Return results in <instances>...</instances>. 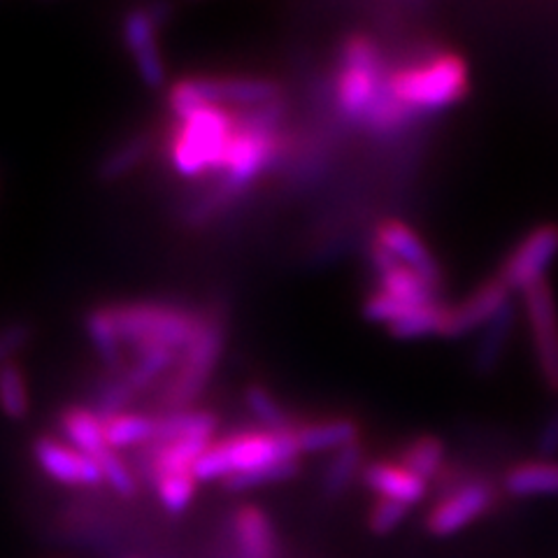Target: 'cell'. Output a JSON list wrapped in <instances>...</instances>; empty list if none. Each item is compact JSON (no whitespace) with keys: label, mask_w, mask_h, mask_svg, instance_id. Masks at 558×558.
Here are the masks:
<instances>
[{"label":"cell","mask_w":558,"mask_h":558,"mask_svg":"<svg viewBox=\"0 0 558 558\" xmlns=\"http://www.w3.org/2000/svg\"><path fill=\"white\" fill-rule=\"evenodd\" d=\"M502 488L514 498L554 496L558 494V463L539 459L514 465L502 477Z\"/></svg>","instance_id":"obj_21"},{"label":"cell","mask_w":558,"mask_h":558,"mask_svg":"<svg viewBox=\"0 0 558 558\" xmlns=\"http://www.w3.org/2000/svg\"><path fill=\"white\" fill-rule=\"evenodd\" d=\"M180 352H172L166 347H147L133 352V359L126 361L124 368H121V377H124L135 393L145 391L149 384H154L166 373H170L174 365H178Z\"/></svg>","instance_id":"obj_24"},{"label":"cell","mask_w":558,"mask_h":558,"mask_svg":"<svg viewBox=\"0 0 558 558\" xmlns=\"http://www.w3.org/2000/svg\"><path fill=\"white\" fill-rule=\"evenodd\" d=\"M31 412L28 381L20 363H8L0 368V414L10 422H22Z\"/></svg>","instance_id":"obj_27"},{"label":"cell","mask_w":558,"mask_h":558,"mask_svg":"<svg viewBox=\"0 0 558 558\" xmlns=\"http://www.w3.org/2000/svg\"><path fill=\"white\" fill-rule=\"evenodd\" d=\"M514 324H517V305L510 301L492 322L482 328V336L477 340L475 356H473L475 373L492 375L498 368L505 347L510 342Z\"/></svg>","instance_id":"obj_20"},{"label":"cell","mask_w":558,"mask_h":558,"mask_svg":"<svg viewBox=\"0 0 558 558\" xmlns=\"http://www.w3.org/2000/svg\"><path fill=\"white\" fill-rule=\"evenodd\" d=\"M84 330L89 336L94 349L98 352V356L108 365L110 373H119L126 365V349L121 344L114 324L110 319L108 305L102 307H94L89 314L84 317Z\"/></svg>","instance_id":"obj_26"},{"label":"cell","mask_w":558,"mask_h":558,"mask_svg":"<svg viewBox=\"0 0 558 558\" xmlns=\"http://www.w3.org/2000/svg\"><path fill=\"white\" fill-rule=\"evenodd\" d=\"M98 468H100V475H102V484H110L112 492L119 494V496H135L137 492V484H135V477L131 473V468L126 465V461L119 457V451L110 449L105 451L102 457L96 459Z\"/></svg>","instance_id":"obj_35"},{"label":"cell","mask_w":558,"mask_h":558,"mask_svg":"<svg viewBox=\"0 0 558 558\" xmlns=\"http://www.w3.org/2000/svg\"><path fill=\"white\" fill-rule=\"evenodd\" d=\"M135 396L137 393L133 391L131 384L121 377V373H110L96 384L92 410L105 422V418L129 412V405L133 403Z\"/></svg>","instance_id":"obj_31"},{"label":"cell","mask_w":558,"mask_h":558,"mask_svg":"<svg viewBox=\"0 0 558 558\" xmlns=\"http://www.w3.org/2000/svg\"><path fill=\"white\" fill-rule=\"evenodd\" d=\"M445 305H424L416 307L403 319H398L389 326V333L398 340H418V338H430L440 336L442 338V326H445Z\"/></svg>","instance_id":"obj_30"},{"label":"cell","mask_w":558,"mask_h":558,"mask_svg":"<svg viewBox=\"0 0 558 558\" xmlns=\"http://www.w3.org/2000/svg\"><path fill=\"white\" fill-rule=\"evenodd\" d=\"M363 449L359 442L336 451L324 470V492L328 496L344 494L354 477L363 473Z\"/></svg>","instance_id":"obj_29"},{"label":"cell","mask_w":558,"mask_h":558,"mask_svg":"<svg viewBox=\"0 0 558 558\" xmlns=\"http://www.w3.org/2000/svg\"><path fill=\"white\" fill-rule=\"evenodd\" d=\"M196 477L194 473H180V475H166L154 480V488H156V496H159L161 505L172 512V514H180L184 512L191 500H194L196 494Z\"/></svg>","instance_id":"obj_33"},{"label":"cell","mask_w":558,"mask_h":558,"mask_svg":"<svg viewBox=\"0 0 558 558\" xmlns=\"http://www.w3.org/2000/svg\"><path fill=\"white\" fill-rule=\"evenodd\" d=\"M226 344V317L221 310L203 312L196 338L180 354L178 365L161 389V408L166 412L189 410L205 391L215 375Z\"/></svg>","instance_id":"obj_5"},{"label":"cell","mask_w":558,"mask_h":558,"mask_svg":"<svg viewBox=\"0 0 558 558\" xmlns=\"http://www.w3.org/2000/svg\"><path fill=\"white\" fill-rule=\"evenodd\" d=\"M375 244H379L384 252H389L396 260H400V264L408 266L410 270L424 275L426 279H430V282L442 287V270L438 266V260H435L424 240L403 221L398 219L381 221L375 229Z\"/></svg>","instance_id":"obj_16"},{"label":"cell","mask_w":558,"mask_h":558,"mask_svg":"<svg viewBox=\"0 0 558 558\" xmlns=\"http://www.w3.org/2000/svg\"><path fill=\"white\" fill-rule=\"evenodd\" d=\"M387 84L391 96L412 114L438 112L465 96L468 65L457 54H442L422 65L396 70Z\"/></svg>","instance_id":"obj_7"},{"label":"cell","mask_w":558,"mask_h":558,"mask_svg":"<svg viewBox=\"0 0 558 558\" xmlns=\"http://www.w3.org/2000/svg\"><path fill=\"white\" fill-rule=\"evenodd\" d=\"M521 295L539 375L547 389L558 393V307L554 291L547 282H537Z\"/></svg>","instance_id":"obj_10"},{"label":"cell","mask_w":558,"mask_h":558,"mask_svg":"<svg viewBox=\"0 0 558 558\" xmlns=\"http://www.w3.org/2000/svg\"><path fill=\"white\" fill-rule=\"evenodd\" d=\"M233 114L223 108H203L182 119L170 140V163L182 178L219 172L233 135Z\"/></svg>","instance_id":"obj_6"},{"label":"cell","mask_w":558,"mask_h":558,"mask_svg":"<svg viewBox=\"0 0 558 558\" xmlns=\"http://www.w3.org/2000/svg\"><path fill=\"white\" fill-rule=\"evenodd\" d=\"M512 291L505 287L498 277L488 279L482 287H477L468 299L459 305L445 310V326L442 338L459 340L465 336H473L482 330L496 314L508 305L512 299Z\"/></svg>","instance_id":"obj_14"},{"label":"cell","mask_w":558,"mask_h":558,"mask_svg":"<svg viewBox=\"0 0 558 558\" xmlns=\"http://www.w3.org/2000/svg\"><path fill=\"white\" fill-rule=\"evenodd\" d=\"M33 459L43 473L63 486H98L102 484L100 468L94 459L65 440L43 435L33 442Z\"/></svg>","instance_id":"obj_13"},{"label":"cell","mask_w":558,"mask_h":558,"mask_svg":"<svg viewBox=\"0 0 558 558\" xmlns=\"http://www.w3.org/2000/svg\"><path fill=\"white\" fill-rule=\"evenodd\" d=\"M301 453H319V451H340L349 445L359 442V424L352 418H328V422L305 424L295 428Z\"/></svg>","instance_id":"obj_22"},{"label":"cell","mask_w":558,"mask_h":558,"mask_svg":"<svg viewBox=\"0 0 558 558\" xmlns=\"http://www.w3.org/2000/svg\"><path fill=\"white\" fill-rule=\"evenodd\" d=\"M387 77L375 43L363 35H352L340 51V75L336 82L340 114L371 133L403 129L412 112L391 96Z\"/></svg>","instance_id":"obj_1"},{"label":"cell","mask_w":558,"mask_h":558,"mask_svg":"<svg viewBox=\"0 0 558 558\" xmlns=\"http://www.w3.org/2000/svg\"><path fill=\"white\" fill-rule=\"evenodd\" d=\"M170 10L166 5L133 8L121 20V40L131 54L140 80L149 89H163L166 86V63L159 47V28L168 20Z\"/></svg>","instance_id":"obj_9"},{"label":"cell","mask_w":558,"mask_h":558,"mask_svg":"<svg viewBox=\"0 0 558 558\" xmlns=\"http://www.w3.org/2000/svg\"><path fill=\"white\" fill-rule=\"evenodd\" d=\"M494 502H496V488L492 482L486 480L463 482L428 512L426 526L433 535L438 537L453 535L492 510Z\"/></svg>","instance_id":"obj_12"},{"label":"cell","mask_w":558,"mask_h":558,"mask_svg":"<svg viewBox=\"0 0 558 558\" xmlns=\"http://www.w3.org/2000/svg\"><path fill=\"white\" fill-rule=\"evenodd\" d=\"M244 403H247V410L254 414L256 422L264 426V430H293L287 410L279 405L275 396L266 387H260V384H252V387L244 391Z\"/></svg>","instance_id":"obj_32"},{"label":"cell","mask_w":558,"mask_h":558,"mask_svg":"<svg viewBox=\"0 0 558 558\" xmlns=\"http://www.w3.org/2000/svg\"><path fill=\"white\" fill-rule=\"evenodd\" d=\"M408 512H410V508L403 502L377 498V502L373 505V510L368 514V526L377 535H389L391 531H396L400 526V523L405 521Z\"/></svg>","instance_id":"obj_36"},{"label":"cell","mask_w":558,"mask_h":558,"mask_svg":"<svg viewBox=\"0 0 558 558\" xmlns=\"http://www.w3.org/2000/svg\"><path fill=\"white\" fill-rule=\"evenodd\" d=\"M33 338V326L26 322H10L0 326V368L14 363V356L22 354Z\"/></svg>","instance_id":"obj_37"},{"label":"cell","mask_w":558,"mask_h":558,"mask_svg":"<svg viewBox=\"0 0 558 558\" xmlns=\"http://www.w3.org/2000/svg\"><path fill=\"white\" fill-rule=\"evenodd\" d=\"M151 151V137L147 133H137L119 143L114 149L102 156L96 166V178L102 184H112L129 178L140 166L147 161Z\"/></svg>","instance_id":"obj_23"},{"label":"cell","mask_w":558,"mask_h":558,"mask_svg":"<svg viewBox=\"0 0 558 558\" xmlns=\"http://www.w3.org/2000/svg\"><path fill=\"white\" fill-rule=\"evenodd\" d=\"M275 100H279V86L270 80L194 77L174 82L168 89V108L178 121L203 108L252 110Z\"/></svg>","instance_id":"obj_8"},{"label":"cell","mask_w":558,"mask_h":558,"mask_svg":"<svg viewBox=\"0 0 558 558\" xmlns=\"http://www.w3.org/2000/svg\"><path fill=\"white\" fill-rule=\"evenodd\" d=\"M156 435V416L140 412H121L117 416L105 418V440L110 449H135L151 445Z\"/></svg>","instance_id":"obj_25"},{"label":"cell","mask_w":558,"mask_h":558,"mask_svg":"<svg viewBox=\"0 0 558 558\" xmlns=\"http://www.w3.org/2000/svg\"><path fill=\"white\" fill-rule=\"evenodd\" d=\"M361 480L379 498L403 502L408 508L422 502L428 494V482L412 475L410 470L400 463H391V461L365 463Z\"/></svg>","instance_id":"obj_17"},{"label":"cell","mask_w":558,"mask_h":558,"mask_svg":"<svg viewBox=\"0 0 558 558\" xmlns=\"http://www.w3.org/2000/svg\"><path fill=\"white\" fill-rule=\"evenodd\" d=\"M282 117L284 108L279 100L233 114L235 126L229 151H226L221 184L213 201L215 205L238 196L260 172L272 166L279 151V121Z\"/></svg>","instance_id":"obj_2"},{"label":"cell","mask_w":558,"mask_h":558,"mask_svg":"<svg viewBox=\"0 0 558 558\" xmlns=\"http://www.w3.org/2000/svg\"><path fill=\"white\" fill-rule=\"evenodd\" d=\"M299 473H301L299 461H284V463H272V465H266V468L252 470V473L235 475L231 480H226L223 484H226V488H231V492H250V488L289 482L291 477H295Z\"/></svg>","instance_id":"obj_34"},{"label":"cell","mask_w":558,"mask_h":558,"mask_svg":"<svg viewBox=\"0 0 558 558\" xmlns=\"http://www.w3.org/2000/svg\"><path fill=\"white\" fill-rule=\"evenodd\" d=\"M558 256V226L543 223L523 238L505 258L498 279L510 291H526L545 282V275Z\"/></svg>","instance_id":"obj_11"},{"label":"cell","mask_w":558,"mask_h":558,"mask_svg":"<svg viewBox=\"0 0 558 558\" xmlns=\"http://www.w3.org/2000/svg\"><path fill=\"white\" fill-rule=\"evenodd\" d=\"M403 468H408L412 475L422 477L424 482L438 477L445 468V442L433 438V435H424V438H416L400 453V461Z\"/></svg>","instance_id":"obj_28"},{"label":"cell","mask_w":558,"mask_h":558,"mask_svg":"<svg viewBox=\"0 0 558 558\" xmlns=\"http://www.w3.org/2000/svg\"><path fill=\"white\" fill-rule=\"evenodd\" d=\"M535 445H537V453L545 461H551L558 453V408L547 416L543 428H539Z\"/></svg>","instance_id":"obj_38"},{"label":"cell","mask_w":558,"mask_h":558,"mask_svg":"<svg viewBox=\"0 0 558 558\" xmlns=\"http://www.w3.org/2000/svg\"><path fill=\"white\" fill-rule=\"evenodd\" d=\"M233 531L240 558H277L275 531L264 510L244 505L235 514Z\"/></svg>","instance_id":"obj_19"},{"label":"cell","mask_w":558,"mask_h":558,"mask_svg":"<svg viewBox=\"0 0 558 558\" xmlns=\"http://www.w3.org/2000/svg\"><path fill=\"white\" fill-rule=\"evenodd\" d=\"M373 268L379 279V291L391 295V299L405 301L410 305H438L440 284L430 282L424 275L410 270L408 266L396 260L389 252H384L379 244L373 242Z\"/></svg>","instance_id":"obj_15"},{"label":"cell","mask_w":558,"mask_h":558,"mask_svg":"<svg viewBox=\"0 0 558 558\" xmlns=\"http://www.w3.org/2000/svg\"><path fill=\"white\" fill-rule=\"evenodd\" d=\"M121 344L133 352L147 347H166L172 352H184L196 338L203 312L166 303H121L108 305Z\"/></svg>","instance_id":"obj_4"},{"label":"cell","mask_w":558,"mask_h":558,"mask_svg":"<svg viewBox=\"0 0 558 558\" xmlns=\"http://www.w3.org/2000/svg\"><path fill=\"white\" fill-rule=\"evenodd\" d=\"M299 438L293 430H247L213 442L194 465L196 482H226L272 463L299 461Z\"/></svg>","instance_id":"obj_3"},{"label":"cell","mask_w":558,"mask_h":558,"mask_svg":"<svg viewBox=\"0 0 558 558\" xmlns=\"http://www.w3.org/2000/svg\"><path fill=\"white\" fill-rule=\"evenodd\" d=\"M59 426L65 442L94 461L110 451V445L105 440V422L92 408H65L59 416Z\"/></svg>","instance_id":"obj_18"}]
</instances>
